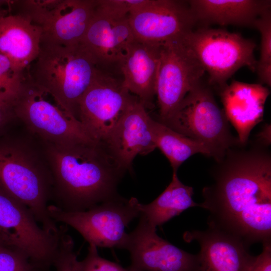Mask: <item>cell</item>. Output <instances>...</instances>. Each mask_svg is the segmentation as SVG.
<instances>
[{
	"label": "cell",
	"instance_id": "obj_29",
	"mask_svg": "<svg viewBox=\"0 0 271 271\" xmlns=\"http://www.w3.org/2000/svg\"><path fill=\"white\" fill-rule=\"evenodd\" d=\"M80 271H136L130 267L123 268L118 264L101 257L97 247L89 244L85 258L79 261Z\"/></svg>",
	"mask_w": 271,
	"mask_h": 271
},
{
	"label": "cell",
	"instance_id": "obj_16",
	"mask_svg": "<svg viewBox=\"0 0 271 271\" xmlns=\"http://www.w3.org/2000/svg\"><path fill=\"white\" fill-rule=\"evenodd\" d=\"M184 237L200 245V271H248L255 258L240 239L218 229L193 230Z\"/></svg>",
	"mask_w": 271,
	"mask_h": 271
},
{
	"label": "cell",
	"instance_id": "obj_31",
	"mask_svg": "<svg viewBox=\"0 0 271 271\" xmlns=\"http://www.w3.org/2000/svg\"><path fill=\"white\" fill-rule=\"evenodd\" d=\"M16 121L13 107L0 101V136L11 129Z\"/></svg>",
	"mask_w": 271,
	"mask_h": 271
},
{
	"label": "cell",
	"instance_id": "obj_3",
	"mask_svg": "<svg viewBox=\"0 0 271 271\" xmlns=\"http://www.w3.org/2000/svg\"><path fill=\"white\" fill-rule=\"evenodd\" d=\"M34 138H22L10 129L0 136V188L26 205L45 231L57 234L59 227L47 210L52 174L42 144H35Z\"/></svg>",
	"mask_w": 271,
	"mask_h": 271
},
{
	"label": "cell",
	"instance_id": "obj_8",
	"mask_svg": "<svg viewBox=\"0 0 271 271\" xmlns=\"http://www.w3.org/2000/svg\"><path fill=\"white\" fill-rule=\"evenodd\" d=\"M140 203L136 198L119 196L83 211H65L53 204L47 210L55 223L72 227L89 244L123 249L127 235L125 228L140 216Z\"/></svg>",
	"mask_w": 271,
	"mask_h": 271
},
{
	"label": "cell",
	"instance_id": "obj_10",
	"mask_svg": "<svg viewBox=\"0 0 271 271\" xmlns=\"http://www.w3.org/2000/svg\"><path fill=\"white\" fill-rule=\"evenodd\" d=\"M60 231L55 235L45 231L26 205L0 188V239L41 271L53 264Z\"/></svg>",
	"mask_w": 271,
	"mask_h": 271
},
{
	"label": "cell",
	"instance_id": "obj_34",
	"mask_svg": "<svg viewBox=\"0 0 271 271\" xmlns=\"http://www.w3.org/2000/svg\"><path fill=\"white\" fill-rule=\"evenodd\" d=\"M0 246H6L4 243L3 242L1 241V240L0 239Z\"/></svg>",
	"mask_w": 271,
	"mask_h": 271
},
{
	"label": "cell",
	"instance_id": "obj_13",
	"mask_svg": "<svg viewBox=\"0 0 271 271\" xmlns=\"http://www.w3.org/2000/svg\"><path fill=\"white\" fill-rule=\"evenodd\" d=\"M136 228L127 235L123 249L130 254L136 271H200L198 254H192L160 237L156 227L140 215Z\"/></svg>",
	"mask_w": 271,
	"mask_h": 271
},
{
	"label": "cell",
	"instance_id": "obj_26",
	"mask_svg": "<svg viewBox=\"0 0 271 271\" xmlns=\"http://www.w3.org/2000/svg\"><path fill=\"white\" fill-rule=\"evenodd\" d=\"M60 232L53 264L56 271H80L79 261L74 251L72 237L66 233L64 225L60 226Z\"/></svg>",
	"mask_w": 271,
	"mask_h": 271
},
{
	"label": "cell",
	"instance_id": "obj_35",
	"mask_svg": "<svg viewBox=\"0 0 271 271\" xmlns=\"http://www.w3.org/2000/svg\"><path fill=\"white\" fill-rule=\"evenodd\" d=\"M3 246H0V247H3Z\"/></svg>",
	"mask_w": 271,
	"mask_h": 271
},
{
	"label": "cell",
	"instance_id": "obj_11",
	"mask_svg": "<svg viewBox=\"0 0 271 271\" xmlns=\"http://www.w3.org/2000/svg\"><path fill=\"white\" fill-rule=\"evenodd\" d=\"M205 73L183 37L163 43L156 85L157 120L162 122L170 117L187 93L201 81Z\"/></svg>",
	"mask_w": 271,
	"mask_h": 271
},
{
	"label": "cell",
	"instance_id": "obj_5",
	"mask_svg": "<svg viewBox=\"0 0 271 271\" xmlns=\"http://www.w3.org/2000/svg\"><path fill=\"white\" fill-rule=\"evenodd\" d=\"M13 109L17 120L42 142L60 145L95 142L69 109L53 94L34 83L29 74Z\"/></svg>",
	"mask_w": 271,
	"mask_h": 271
},
{
	"label": "cell",
	"instance_id": "obj_18",
	"mask_svg": "<svg viewBox=\"0 0 271 271\" xmlns=\"http://www.w3.org/2000/svg\"><path fill=\"white\" fill-rule=\"evenodd\" d=\"M134 38L128 45L119 73L124 87L136 96L146 108H152L162 45Z\"/></svg>",
	"mask_w": 271,
	"mask_h": 271
},
{
	"label": "cell",
	"instance_id": "obj_28",
	"mask_svg": "<svg viewBox=\"0 0 271 271\" xmlns=\"http://www.w3.org/2000/svg\"><path fill=\"white\" fill-rule=\"evenodd\" d=\"M0 271H40L20 251L3 246L0 247Z\"/></svg>",
	"mask_w": 271,
	"mask_h": 271
},
{
	"label": "cell",
	"instance_id": "obj_12",
	"mask_svg": "<svg viewBox=\"0 0 271 271\" xmlns=\"http://www.w3.org/2000/svg\"><path fill=\"white\" fill-rule=\"evenodd\" d=\"M134 96L122 79L98 69L79 101L78 119L91 138L102 144Z\"/></svg>",
	"mask_w": 271,
	"mask_h": 271
},
{
	"label": "cell",
	"instance_id": "obj_1",
	"mask_svg": "<svg viewBox=\"0 0 271 271\" xmlns=\"http://www.w3.org/2000/svg\"><path fill=\"white\" fill-rule=\"evenodd\" d=\"M257 141L231 147L212 171L214 182L203 189L202 208L209 227L246 245L271 242V155Z\"/></svg>",
	"mask_w": 271,
	"mask_h": 271
},
{
	"label": "cell",
	"instance_id": "obj_7",
	"mask_svg": "<svg viewBox=\"0 0 271 271\" xmlns=\"http://www.w3.org/2000/svg\"><path fill=\"white\" fill-rule=\"evenodd\" d=\"M183 40L208 73L209 83L221 90L240 68L256 70V45L239 34L203 27L192 30Z\"/></svg>",
	"mask_w": 271,
	"mask_h": 271
},
{
	"label": "cell",
	"instance_id": "obj_14",
	"mask_svg": "<svg viewBox=\"0 0 271 271\" xmlns=\"http://www.w3.org/2000/svg\"><path fill=\"white\" fill-rule=\"evenodd\" d=\"M128 22L136 38L158 43L184 37L197 23L188 1L180 0H148Z\"/></svg>",
	"mask_w": 271,
	"mask_h": 271
},
{
	"label": "cell",
	"instance_id": "obj_17",
	"mask_svg": "<svg viewBox=\"0 0 271 271\" xmlns=\"http://www.w3.org/2000/svg\"><path fill=\"white\" fill-rule=\"evenodd\" d=\"M128 17L115 19L94 12L81 44L103 71L120 66L128 44L134 38Z\"/></svg>",
	"mask_w": 271,
	"mask_h": 271
},
{
	"label": "cell",
	"instance_id": "obj_2",
	"mask_svg": "<svg viewBox=\"0 0 271 271\" xmlns=\"http://www.w3.org/2000/svg\"><path fill=\"white\" fill-rule=\"evenodd\" d=\"M41 142L52 176L53 205L65 211H83L119 196L117 186L125 172L102 144Z\"/></svg>",
	"mask_w": 271,
	"mask_h": 271
},
{
	"label": "cell",
	"instance_id": "obj_24",
	"mask_svg": "<svg viewBox=\"0 0 271 271\" xmlns=\"http://www.w3.org/2000/svg\"><path fill=\"white\" fill-rule=\"evenodd\" d=\"M28 73L0 54V101L13 107Z\"/></svg>",
	"mask_w": 271,
	"mask_h": 271
},
{
	"label": "cell",
	"instance_id": "obj_25",
	"mask_svg": "<svg viewBox=\"0 0 271 271\" xmlns=\"http://www.w3.org/2000/svg\"><path fill=\"white\" fill-rule=\"evenodd\" d=\"M255 28L261 35L260 53L257 61L256 71L259 81L271 85V13L268 10L256 21Z\"/></svg>",
	"mask_w": 271,
	"mask_h": 271
},
{
	"label": "cell",
	"instance_id": "obj_6",
	"mask_svg": "<svg viewBox=\"0 0 271 271\" xmlns=\"http://www.w3.org/2000/svg\"><path fill=\"white\" fill-rule=\"evenodd\" d=\"M161 123L204 144L217 162L240 143L231 134L229 122L211 89L201 81L187 93L174 113Z\"/></svg>",
	"mask_w": 271,
	"mask_h": 271
},
{
	"label": "cell",
	"instance_id": "obj_22",
	"mask_svg": "<svg viewBox=\"0 0 271 271\" xmlns=\"http://www.w3.org/2000/svg\"><path fill=\"white\" fill-rule=\"evenodd\" d=\"M193 194V188L183 184L177 172H173L172 181L162 194L149 204L140 203V215L154 227L161 226L189 208L202 207L194 201Z\"/></svg>",
	"mask_w": 271,
	"mask_h": 271
},
{
	"label": "cell",
	"instance_id": "obj_19",
	"mask_svg": "<svg viewBox=\"0 0 271 271\" xmlns=\"http://www.w3.org/2000/svg\"><path fill=\"white\" fill-rule=\"evenodd\" d=\"M269 90L260 84L232 81L221 90L223 111L238 134L240 144H246L253 128L262 120Z\"/></svg>",
	"mask_w": 271,
	"mask_h": 271
},
{
	"label": "cell",
	"instance_id": "obj_20",
	"mask_svg": "<svg viewBox=\"0 0 271 271\" xmlns=\"http://www.w3.org/2000/svg\"><path fill=\"white\" fill-rule=\"evenodd\" d=\"M42 35L41 28L28 17L10 13L0 21V54L27 69L39 54Z\"/></svg>",
	"mask_w": 271,
	"mask_h": 271
},
{
	"label": "cell",
	"instance_id": "obj_33",
	"mask_svg": "<svg viewBox=\"0 0 271 271\" xmlns=\"http://www.w3.org/2000/svg\"><path fill=\"white\" fill-rule=\"evenodd\" d=\"M5 6H6V1H0V21L4 17L11 13L9 10L4 8Z\"/></svg>",
	"mask_w": 271,
	"mask_h": 271
},
{
	"label": "cell",
	"instance_id": "obj_27",
	"mask_svg": "<svg viewBox=\"0 0 271 271\" xmlns=\"http://www.w3.org/2000/svg\"><path fill=\"white\" fill-rule=\"evenodd\" d=\"M148 0H95V12L115 19L128 17L134 11L143 7Z\"/></svg>",
	"mask_w": 271,
	"mask_h": 271
},
{
	"label": "cell",
	"instance_id": "obj_32",
	"mask_svg": "<svg viewBox=\"0 0 271 271\" xmlns=\"http://www.w3.org/2000/svg\"><path fill=\"white\" fill-rule=\"evenodd\" d=\"M258 141L267 146L270 145V125L266 124L257 136Z\"/></svg>",
	"mask_w": 271,
	"mask_h": 271
},
{
	"label": "cell",
	"instance_id": "obj_9",
	"mask_svg": "<svg viewBox=\"0 0 271 271\" xmlns=\"http://www.w3.org/2000/svg\"><path fill=\"white\" fill-rule=\"evenodd\" d=\"M11 7L41 28V42L72 46L81 43L94 14L95 0L12 1Z\"/></svg>",
	"mask_w": 271,
	"mask_h": 271
},
{
	"label": "cell",
	"instance_id": "obj_21",
	"mask_svg": "<svg viewBox=\"0 0 271 271\" xmlns=\"http://www.w3.org/2000/svg\"><path fill=\"white\" fill-rule=\"evenodd\" d=\"M196 23L253 27L257 19L270 10V1H188Z\"/></svg>",
	"mask_w": 271,
	"mask_h": 271
},
{
	"label": "cell",
	"instance_id": "obj_30",
	"mask_svg": "<svg viewBox=\"0 0 271 271\" xmlns=\"http://www.w3.org/2000/svg\"><path fill=\"white\" fill-rule=\"evenodd\" d=\"M262 248L248 271H271V242L262 244Z\"/></svg>",
	"mask_w": 271,
	"mask_h": 271
},
{
	"label": "cell",
	"instance_id": "obj_23",
	"mask_svg": "<svg viewBox=\"0 0 271 271\" xmlns=\"http://www.w3.org/2000/svg\"><path fill=\"white\" fill-rule=\"evenodd\" d=\"M151 126L156 147L169 161L173 172L191 156L201 153L211 157V153L203 143L186 137L152 118Z\"/></svg>",
	"mask_w": 271,
	"mask_h": 271
},
{
	"label": "cell",
	"instance_id": "obj_4",
	"mask_svg": "<svg viewBox=\"0 0 271 271\" xmlns=\"http://www.w3.org/2000/svg\"><path fill=\"white\" fill-rule=\"evenodd\" d=\"M98 69L81 44L67 46L41 42L39 54L29 67L28 74L78 119L79 101Z\"/></svg>",
	"mask_w": 271,
	"mask_h": 271
},
{
	"label": "cell",
	"instance_id": "obj_15",
	"mask_svg": "<svg viewBox=\"0 0 271 271\" xmlns=\"http://www.w3.org/2000/svg\"><path fill=\"white\" fill-rule=\"evenodd\" d=\"M151 118L135 96L102 144L125 172L131 171L133 160L137 155H147L157 148L151 126Z\"/></svg>",
	"mask_w": 271,
	"mask_h": 271
}]
</instances>
